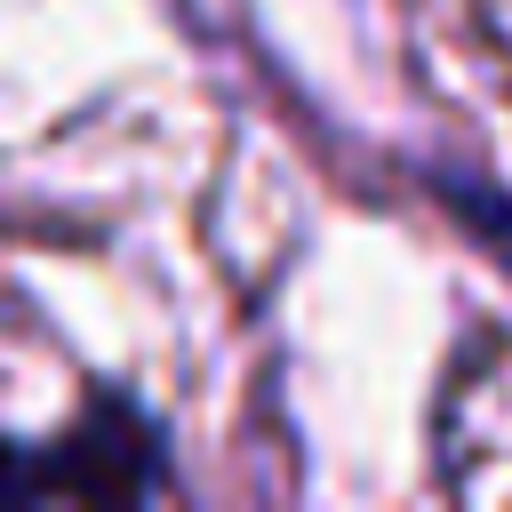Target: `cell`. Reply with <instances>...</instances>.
<instances>
[{
    "instance_id": "1",
    "label": "cell",
    "mask_w": 512,
    "mask_h": 512,
    "mask_svg": "<svg viewBox=\"0 0 512 512\" xmlns=\"http://www.w3.org/2000/svg\"><path fill=\"white\" fill-rule=\"evenodd\" d=\"M80 448H88V424L56 448H32L24 464H0V496H152L160 448L144 424L120 432V448L112 440H96V456H80Z\"/></svg>"
}]
</instances>
